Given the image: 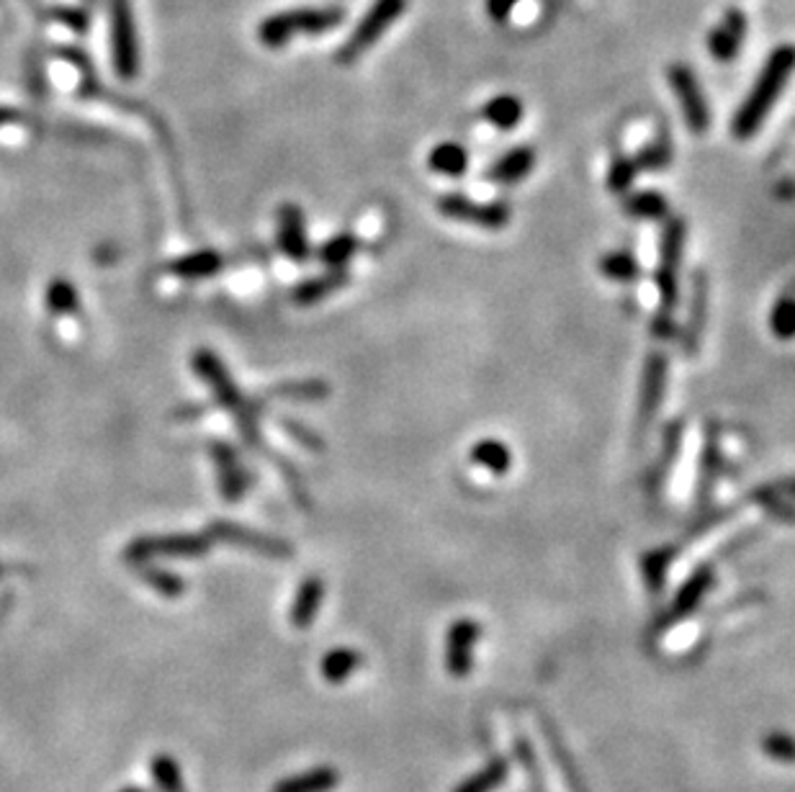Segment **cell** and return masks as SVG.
I'll use <instances>...</instances> for the list:
<instances>
[{
	"mask_svg": "<svg viewBox=\"0 0 795 792\" xmlns=\"http://www.w3.org/2000/svg\"><path fill=\"white\" fill-rule=\"evenodd\" d=\"M191 365H193V371H196V376L212 388L217 405L221 409H227V412H232L234 424H238V430L242 432V437H245V443L250 445V448L270 456V460H274L278 471L284 473L286 487H289V492L293 500H297L299 507H310V492H306L304 479L299 477V471L289 464V460H284L278 453H274L268 445L263 443L261 430H257L261 412L265 409V399H248V396L240 392V386L234 384L232 373L227 371V365L217 358V352H212L206 348L193 350Z\"/></svg>",
	"mask_w": 795,
	"mask_h": 792,
	"instance_id": "obj_1",
	"label": "cell"
},
{
	"mask_svg": "<svg viewBox=\"0 0 795 792\" xmlns=\"http://www.w3.org/2000/svg\"><path fill=\"white\" fill-rule=\"evenodd\" d=\"M795 68V49L793 47H780L778 52L770 55V60L764 62L762 72H759L755 88L749 91V96L744 98L739 113L734 117L732 132L736 140H749L759 132V127L764 124V119L770 117L772 106L783 93L787 77Z\"/></svg>",
	"mask_w": 795,
	"mask_h": 792,
	"instance_id": "obj_2",
	"label": "cell"
},
{
	"mask_svg": "<svg viewBox=\"0 0 795 792\" xmlns=\"http://www.w3.org/2000/svg\"><path fill=\"white\" fill-rule=\"evenodd\" d=\"M342 21H346V11L340 5H322V9H291L274 13V16L263 19L257 24V41L268 49H281L289 45L293 36L299 34H325L335 32Z\"/></svg>",
	"mask_w": 795,
	"mask_h": 792,
	"instance_id": "obj_3",
	"label": "cell"
},
{
	"mask_svg": "<svg viewBox=\"0 0 795 792\" xmlns=\"http://www.w3.org/2000/svg\"><path fill=\"white\" fill-rule=\"evenodd\" d=\"M109 34L113 72L121 81H134L142 70V52L132 0H109Z\"/></svg>",
	"mask_w": 795,
	"mask_h": 792,
	"instance_id": "obj_4",
	"label": "cell"
},
{
	"mask_svg": "<svg viewBox=\"0 0 795 792\" xmlns=\"http://www.w3.org/2000/svg\"><path fill=\"white\" fill-rule=\"evenodd\" d=\"M687 240V225L685 219L667 221L662 232V255H659L657 268V288H659V314L675 316V309L679 304V265H683V252Z\"/></svg>",
	"mask_w": 795,
	"mask_h": 792,
	"instance_id": "obj_5",
	"label": "cell"
},
{
	"mask_svg": "<svg viewBox=\"0 0 795 792\" xmlns=\"http://www.w3.org/2000/svg\"><path fill=\"white\" fill-rule=\"evenodd\" d=\"M212 549L209 536L198 532H170V536L134 538L124 549V561L129 566L149 564L155 556L162 559H202Z\"/></svg>",
	"mask_w": 795,
	"mask_h": 792,
	"instance_id": "obj_6",
	"label": "cell"
},
{
	"mask_svg": "<svg viewBox=\"0 0 795 792\" xmlns=\"http://www.w3.org/2000/svg\"><path fill=\"white\" fill-rule=\"evenodd\" d=\"M405 9H407V0H374V5H371L366 16L358 21V26L353 28V34L348 36L346 45L338 49L335 62L350 64V62H356L363 52H369V49L374 47L376 41L386 34V28L402 16Z\"/></svg>",
	"mask_w": 795,
	"mask_h": 792,
	"instance_id": "obj_7",
	"label": "cell"
},
{
	"mask_svg": "<svg viewBox=\"0 0 795 792\" xmlns=\"http://www.w3.org/2000/svg\"><path fill=\"white\" fill-rule=\"evenodd\" d=\"M667 376H670V360L662 350H654L647 356L641 371V388H639V412H636V437L647 435L649 424L654 422L664 401V392H667Z\"/></svg>",
	"mask_w": 795,
	"mask_h": 792,
	"instance_id": "obj_8",
	"label": "cell"
},
{
	"mask_svg": "<svg viewBox=\"0 0 795 792\" xmlns=\"http://www.w3.org/2000/svg\"><path fill=\"white\" fill-rule=\"evenodd\" d=\"M438 212L448 219L461 221V225H474L482 229H503L510 225L513 212L510 206L503 204V201H494V204H482V201L467 199L461 193H448V196H441Z\"/></svg>",
	"mask_w": 795,
	"mask_h": 792,
	"instance_id": "obj_9",
	"label": "cell"
},
{
	"mask_svg": "<svg viewBox=\"0 0 795 792\" xmlns=\"http://www.w3.org/2000/svg\"><path fill=\"white\" fill-rule=\"evenodd\" d=\"M206 536L212 538V543H227L238 545V549H248L253 553H263L268 559H289L293 549L286 543L284 538L268 536V532L245 528V525H234L227 520H217L209 525Z\"/></svg>",
	"mask_w": 795,
	"mask_h": 792,
	"instance_id": "obj_10",
	"label": "cell"
},
{
	"mask_svg": "<svg viewBox=\"0 0 795 792\" xmlns=\"http://www.w3.org/2000/svg\"><path fill=\"white\" fill-rule=\"evenodd\" d=\"M670 83L675 96L679 98V106H683L687 129H690L692 134H706V129L711 127V111H708V100L703 96V88H700V81L695 77V72L683 62L672 64Z\"/></svg>",
	"mask_w": 795,
	"mask_h": 792,
	"instance_id": "obj_11",
	"label": "cell"
},
{
	"mask_svg": "<svg viewBox=\"0 0 795 792\" xmlns=\"http://www.w3.org/2000/svg\"><path fill=\"white\" fill-rule=\"evenodd\" d=\"M482 638V625L474 617H458L446 633V672L463 680L474 672V651Z\"/></svg>",
	"mask_w": 795,
	"mask_h": 792,
	"instance_id": "obj_12",
	"label": "cell"
},
{
	"mask_svg": "<svg viewBox=\"0 0 795 792\" xmlns=\"http://www.w3.org/2000/svg\"><path fill=\"white\" fill-rule=\"evenodd\" d=\"M713 581H715V576H713V566L711 564H703V566L695 568V572L687 576L685 585L677 589V595H675V600H672L670 610L664 612L662 617H659V631L670 628V625L679 623L683 617L692 615V612L698 610L700 604H703L708 592L713 589Z\"/></svg>",
	"mask_w": 795,
	"mask_h": 792,
	"instance_id": "obj_13",
	"label": "cell"
},
{
	"mask_svg": "<svg viewBox=\"0 0 795 792\" xmlns=\"http://www.w3.org/2000/svg\"><path fill=\"white\" fill-rule=\"evenodd\" d=\"M209 456L214 460V468H217L221 496H225L227 502H240L242 496L248 494L250 484H253V477H250L245 464H240L238 451H234L229 443L217 441L209 443Z\"/></svg>",
	"mask_w": 795,
	"mask_h": 792,
	"instance_id": "obj_14",
	"label": "cell"
},
{
	"mask_svg": "<svg viewBox=\"0 0 795 792\" xmlns=\"http://www.w3.org/2000/svg\"><path fill=\"white\" fill-rule=\"evenodd\" d=\"M278 248L289 261L304 263L310 261L312 248L306 237V219L302 206L281 204L278 206Z\"/></svg>",
	"mask_w": 795,
	"mask_h": 792,
	"instance_id": "obj_15",
	"label": "cell"
},
{
	"mask_svg": "<svg viewBox=\"0 0 795 792\" xmlns=\"http://www.w3.org/2000/svg\"><path fill=\"white\" fill-rule=\"evenodd\" d=\"M708 322V276L703 271L692 273V299H690V316L679 335L683 350L687 358H692L700 350V340H703V329Z\"/></svg>",
	"mask_w": 795,
	"mask_h": 792,
	"instance_id": "obj_16",
	"label": "cell"
},
{
	"mask_svg": "<svg viewBox=\"0 0 795 792\" xmlns=\"http://www.w3.org/2000/svg\"><path fill=\"white\" fill-rule=\"evenodd\" d=\"M744 34H747V19H744L742 11H726V16L721 19V24L708 34V52H711L715 60L732 62L736 55H739Z\"/></svg>",
	"mask_w": 795,
	"mask_h": 792,
	"instance_id": "obj_17",
	"label": "cell"
},
{
	"mask_svg": "<svg viewBox=\"0 0 795 792\" xmlns=\"http://www.w3.org/2000/svg\"><path fill=\"white\" fill-rule=\"evenodd\" d=\"M325 595H327V587L317 574H312V576H306V579H302V585H299L297 595H293L291 612H289V621H291L293 628H297V631H310L312 628L314 617H317L322 602H325Z\"/></svg>",
	"mask_w": 795,
	"mask_h": 792,
	"instance_id": "obj_18",
	"label": "cell"
},
{
	"mask_svg": "<svg viewBox=\"0 0 795 792\" xmlns=\"http://www.w3.org/2000/svg\"><path fill=\"white\" fill-rule=\"evenodd\" d=\"M225 268V257L217 250H196L189 252V255L176 257L165 265V273L181 280H206L214 278L217 273Z\"/></svg>",
	"mask_w": 795,
	"mask_h": 792,
	"instance_id": "obj_19",
	"label": "cell"
},
{
	"mask_svg": "<svg viewBox=\"0 0 795 792\" xmlns=\"http://www.w3.org/2000/svg\"><path fill=\"white\" fill-rule=\"evenodd\" d=\"M350 284V273L348 268H329L322 276H314L304 284H299L291 291V301L297 307H314L320 301H325L327 297H333L335 291L346 288Z\"/></svg>",
	"mask_w": 795,
	"mask_h": 792,
	"instance_id": "obj_20",
	"label": "cell"
},
{
	"mask_svg": "<svg viewBox=\"0 0 795 792\" xmlns=\"http://www.w3.org/2000/svg\"><path fill=\"white\" fill-rule=\"evenodd\" d=\"M340 784V772L333 765H320L306 772L284 777L270 792H333Z\"/></svg>",
	"mask_w": 795,
	"mask_h": 792,
	"instance_id": "obj_21",
	"label": "cell"
},
{
	"mask_svg": "<svg viewBox=\"0 0 795 792\" xmlns=\"http://www.w3.org/2000/svg\"><path fill=\"white\" fill-rule=\"evenodd\" d=\"M535 165V149L533 147H515L510 153H505L497 163L486 170V178L494 180V183L513 185L518 183L533 170Z\"/></svg>",
	"mask_w": 795,
	"mask_h": 792,
	"instance_id": "obj_22",
	"label": "cell"
},
{
	"mask_svg": "<svg viewBox=\"0 0 795 792\" xmlns=\"http://www.w3.org/2000/svg\"><path fill=\"white\" fill-rule=\"evenodd\" d=\"M361 667H363L361 651H356V648H348V646H340V648H333V651H327L325 657H322L320 674H322V680H327L329 684H342L346 680H350V676H353Z\"/></svg>",
	"mask_w": 795,
	"mask_h": 792,
	"instance_id": "obj_23",
	"label": "cell"
},
{
	"mask_svg": "<svg viewBox=\"0 0 795 792\" xmlns=\"http://www.w3.org/2000/svg\"><path fill=\"white\" fill-rule=\"evenodd\" d=\"M719 473H721V443H719V432L713 428L708 430L706 437V448H703V460H700V479H698V504L703 507L711 500L713 487L719 484Z\"/></svg>",
	"mask_w": 795,
	"mask_h": 792,
	"instance_id": "obj_24",
	"label": "cell"
},
{
	"mask_svg": "<svg viewBox=\"0 0 795 792\" xmlns=\"http://www.w3.org/2000/svg\"><path fill=\"white\" fill-rule=\"evenodd\" d=\"M430 170L438 172V176L448 178H461L463 172L469 170V153L463 149V144L458 142H441L435 144L433 153L427 155Z\"/></svg>",
	"mask_w": 795,
	"mask_h": 792,
	"instance_id": "obj_25",
	"label": "cell"
},
{
	"mask_svg": "<svg viewBox=\"0 0 795 792\" xmlns=\"http://www.w3.org/2000/svg\"><path fill=\"white\" fill-rule=\"evenodd\" d=\"M45 307L52 316H75L81 314V293L70 278L57 276L49 280L45 291Z\"/></svg>",
	"mask_w": 795,
	"mask_h": 792,
	"instance_id": "obj_26",
	"label": "cell"
},
{
	"mask_svg": "<svg viewBox=\"0 0 795 792\" xmlns=\"http://www.w3.org/2000/svg\"><path fill=\"white\" fill-rule=\"evenodd\" d=\"M471 460L477 466H482L484 471L494 473V477H505L513 468V451L507 448L503 441H494V437H484L479 441L474 448H471Z\"/></svg>",
	"mask_w": 795,
	"mask_h": 792,
	"instance_id": "obj_27",
	"label": "cell"
},
{
	"mask_svg": "<svg viewBox=\"0 0 795 792\" xmlns=\"http://www.w3.org/2000/svg\"><path fill=\"white\" fill-rule=\"evenodd\" d=\"M507 775H510V767H507L505 756H492L479 772L467 777L463 782H458L454 792H494L497 788H503Z\"/></svg>",
	"mask_w": 795,
	"mask_h": 792,
	"instance_id": "obj_28",
	"label": "cell"
},
{
	"mask_svg": "<svg viewBox=\"0 0 795 792\" xmlns=\"http://www.w3.org/2000/svg\"><path fill=\"white\" fill-rule=\"evenodd\" d=\"M677 545H662V549L649 551L647 556L641 559V574L643 581H647V589L651 595H659L664 589V581H667V572L672 561L677 556Z\"/></svg>",
	"mask_w": 795,
	"mask_h": 792,
	"instance_id": "obj_29",
	"label": "cell"
},
{
	"mask_svg": "<svg viewBox=\"0 0 795 792\" xmlns=\"http://www.w3.org/2000/svg\"><path fill=\"white\" fill-rule=\"evenodd\" d=\"M149 777H153L157 792H189L185 790L183 769L176 756L170 754H155L149 759Z\"/></svg>",
	"mask_w": 795,
	"mask_h": 792,
	"instance_id": "obj_30",
	"label": "cell"
},
{
	"mask_svg": "<svg viewBox=\"0 0 795 792\" xmlns=\"http://www.w3.org/2000/svg\"><path fill=\"white\" fill-rule=\"evenodd\" d=\"M134 572H137L140 579L145 581L153 592H157L160 597H168V600H176V597H181L185 592L183 576L168 572V568L153 566V564H140V566H134Z\"/></svg>",
	"mask_w": 795,
	"mask_h": 792,
	"instance_id": "obj_31",
	"label": "cell"
},
{
	"mask_svg": "<svg viewBox=\"0 0 795 792\" xmlns=\"http://www.w3.org/2000/svg\"><path fill=\"white\" fill-rule=\"evenodd\" d=\"M327 394L329 386L325 381L306 379V381H284V384L274 386L265 396H268V399H289V401H320L327 399Z\"/></svg>",
	"mask_w": 795,
	"mask_h": 792,
	"instance_id": "obj_32",
	"label": "cell"
},
{
	"mask_svg": "<svg viewBox=\"0 0 795 792\" xmlns=\"http://www.w3.org/2000/svg\"><path fill=\"white\" fill-rule=\"evenodd\" d=\"M623 212L634 216V219H664L670 206L662 193L639 191V193H628L626 201H623Z\"/></svg>",
	"mask_w": 795,
	"mask_h": 792,
	"instance_id": "obj_33",
	"label": "cell"
},
{
	"mask_svg": "<svg viewBox=\"0 0 795 792\" xmlns=\"http://www.w3.org/2000/svg\"><path fill=\"white\" fill-rule=\"evenodd\" d=\"M358 252V237L353 232H340L322 244L317 257L322 265L327 268H348V263L353 261Z\"/></svg>",
	"mask_w": 795,
	"mask_h": 792,
	"instance_id": "obj_34",
	"label": "cell"
},
{
	"mask_svg": "<svg viewBox=\"0 0 795 792\" xmlns=\"http://www.w3.org/2000/svg\"><path fill=\"white\" fill-rule=\"evenodd\" d=\"M484 119L490 121L492 127L503 129V132H510V129L520 124L522 104L515 96H497L484 106Z\"/></svg>",
	"mask_w": 795,
	"mask_h": 792,
	"instance_id": "obj_35",
	"label": "cell"
},
{
	"mask_svg": "<svg viewBox=\"0 0 795 792\" xmlns=\"http://www.w3.org/2000/svg\"><path fill=\"white\" fill-rule=\"evenodd\" d=\"M770 329L778 340H795V286L787 288L770 312Z\"/></svg>",
	"mask_w": 795,
	"mask_h": 792,
	"instance_id": "obj_36",
	"label": "cell"
},
{
	"mask_svg": "<svg viewBox=\"0 0 795 792\" xmlns=\"http://www.w3.org/2000/svg\"><path fill=\"white\" fill-rule=\"evenodd\" d=\"M639 261L628 250H615L600 257V273L605 278L618 280V284H631L639 278Z\"/></svg>",
	"mask_w": 795,
	"mask_h": 792,
	"instance_id": "obj_37",
	"label": "cell"
},
{
	"mask_svg": "<svg viewBox=\"0 0 795 792\" xmlns=\"http://www.w3.org/2000/svg\"><path fill=\"white\" fill-rule=\"evenodd\" d=\"M679 443H683V422H672L670 428H667V435H664L662 460H659L657 468H654V473H651V484H654V492H659L664 481H667L670 468L677 460Z\"/></svg>",
	"mask_w": 795,
	"mask_h": 792,
	"instance_id": "obj_38",
	"label": "cell"
},
{
	"mask_svg": "<svg viewBox=\"0 0 795 792\" xmlns=\"http://www.w3.org/2000/svg\"><path fill=\"white\" fill-rule=\"evenodd\" d=\"M634 163H636V168H639V172H657V170L667 168V165L672 163V144L667 140L651 142L641 149L639 155L634 157Z\"/></svg>",
	"mask_w": 795,
	"mask_h": 792,
	"instance_id": "obj_39",
	"label": "cell"
},
{
	"mask_svg": "<svg viewBox=\"0 0 795 792\" xmlns=\"http://www.w3.org/2000/svg\"><path fill=\"white\" fill-rule=\"evenodd\" d=\"M762 752L780 765H795V736L785 731H772L762 739Z\"/></svg>",
	"mask_w": 795,
	"mask_h": 792,
	"instance_id": "obj_40",
	"label": "cell"
},
{
	"mask_svg": "<svg viewBox=\"0 0 795 792\" xmlns=\"http://www.w3.org/2000/svg\"><path fill=\"white\" fill-rule=\"evenodd\" d=\"M636 176H639V168H636L634 157H615L607 170V189L613 193H628Z\"/></svg>",
	"mask_w": 795,
	"mask_h": 792,
	"instance_id": "obj_41",
	"label": "cell"
},
{
	"mask_svg": "<svg viewBox=\"0 0 795 792\" xmlns=\"http://www.w3.org/2000/svg\"><path fill=\"white\" fill-rule=\"evenodd\" d=\"M281 428H284L286 432H289V435H291L293 441H297L299 445H304V448H310V451H322V448H325V443H322V437L317 435V432H312L310 428H302V424H299V422L284 420V422H281Z\"/></svg>",
	"mask_w": 795,
	"mask_h": 792,
	"instance_id": "obj_42",
	"label": "cell"
},
{
	"mask_svg": "<svg viewBox=\"0 0 795 792\" xmlns=\"http://www.w3.org/2000/svg\"><path fill=\"white\" fill-rule=\"evenodd\" d=\"M55 19L62 21L64 26L73 28V32H77V34H85V32H88V26H91L88 11H83V9H57Z\"/></svg>",
	"mask_w": 795,
	"mask_h": 792,
	"instance_id": "obj_43",
	"label": "cell"
},
{
	"mask_svg": "<svg viewBox=\"0 0 795 792\" xmlns=\"http://www.w3.org/2000/svg\"><path fill=\"white\" fill-rule=\"evenodd\" d=\"M651 333H654V337H659V340H670V337H675L677 333L675 316L657 314L654 322H651Z\"/></svg>",
	"mask_w": 795,
	"mask_h": 792,
	"instance_id": "obj_44",
	"label": "cell"
},
{
	"mask_svg": "<svg viewBox=\"0 0 795 792\" xmlns=\"http://www.w3.org/2000/svg\"><path fill=\"white\" fill-rule=\"evenodd\" d=\"M518 3L520 0H486V13H490L494 21H505Z\"/></svg>",
	"mask_w": 795,
	"mask_h": 792,
	"instance_id": "obj_45",
	"label": "cell"
},
{
	"mask_svg": "<svg viewBox=\"0 0 795 792\" xmlns=\"http://www.w3.org/2000/svg\"><path fill=\"white\" fill-rule=\"evenodd\" d=\"M16 119V113L11 111V108H0V127L5 124V121H13Z\"/></svg>",
	"mask_w": 795,
	"mask_h": 792,
	"instance_id": "obj_46",
	"label": "cell"
},
{
	"mask_svg": "<svg viewBox=\"0 0 795 792\" xmlns=\"http://www.w3.org/2000/svg\"><path fill=\"white\" fill-rule=\"evenodd\" d=\"M119 792H147V790H142L140 784H127V788H121Z\"/></svg>",
	"mask_w": 795,
	"mask_h": 792,
	"instance_id": "obj_47",
	"label": "cell"
},
{
	"mask_svg": "<svg viewBox=\"0 0 795 792\" xmlns=\"http://www.w3.org/2000/svg\"><path fill=\"white\" fill-rule=\"evenodd\" d=\"M85 5H88V9H93V5H98V0H85Z\"/></svg>",
	"mask_w": 795,
	"mask_h": 792,
	"instance_id": "obj_48",
	"label": "cell"
},
{
	"mask_svg": "<svg viewBox=\"0 0 795 792\" xmlns=\"http://www.w3.org/2000/svg\"><path fill=\"white\" fill-rule=\"evenodd\" d=\"M0 574H3V566H0Z\"/></svg>",
	"mask_w": 795,
	"mask_h": 792,
	"instance_id": "obj_49",
	"label": "cell"
}]
</instances>
